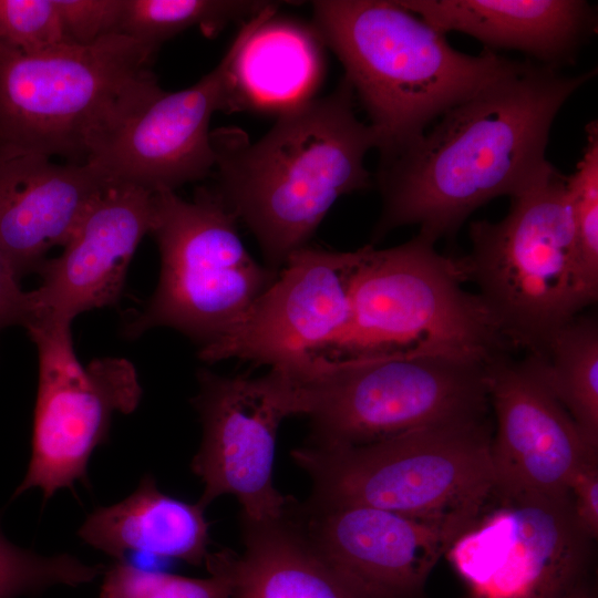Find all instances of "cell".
Returning <instances> with one entry per match:
<instances>
[{"label": "cell", "mask_w": 598, "mask_h": 598, "mask_svg": "<svg viewBox=\"0 0 598 598\" xmlns=\"http://www.w3.org/2000/svg\"><path fill=\"white\" fill-rule=\"evenodd\" d=\"M594 75L520 61L420 138L379 157L373 183L382 209L373 240L419 225L417 234L435 243L487 202L527 188L551 164L545 153L559 110Z\"/></svg>", "instance_id": "1"}, {"label": "cell", "mask_w": 598, "mask_h": 598, "mask_svg": "<svg viewBox=\"0 0 598 598\" xmlns=\"http://www.w3.org/2000/svg\"><path fill=\"white\" fill-rule=\"evenodd\" d=\"M354 101L343 76L331 93L278 115L255 143L239 128L212 131L208 188L249 229L275 270L308 246L341 196L373 186L364 159L378 137L357 116Z\"/></svg>", "instance_id": "2"}, {"label": "cell", "mask_w": 598, "mask_h": 598, "mask_svg": "<svg viewBox=\"0 0 598 598\" xmlns=\"http://www.w3.org/2000/svg\"><path fill=\"white\" fill-rule=\"evenodd\" d=\"M312 25L341 62L378 137L396 153L453 106L515 70L491 50L471 55L399 1L317 0Z\"/></svg>", "instance_id": "3"}, {"label": "cell", "mask_w": 598, "mask_h": 598, "mask_svg": "<svg viewBox=\"0 0 598 598\" xmlns=\"http://www.w3.org/2000/svg\"><path fill=\"white\" fill-rule=\"evenodd\" d=\"M417 234L367 255L355 276L348 320L309 365L395 355H434L487 364L513 348L478 295L464 290L457 258Z\"/></svg>", "instance_id": "4"}, {"label": "cell", "mask_w": 598, "mask_h": 598, "mask_svg": "<svg viewBox=\"0 0 598 598\" xmlns=\"http://www.w3.org/2000/svg\"><path fill=\"white\" fill-rule=\"evenodd\" d=\"M509 198L503 219L471 223V250L457 261L511 347L540 357L598 292L581 265L566 176L550 164Z\"/></svg>", "instance_id": "5"}, {"label": "cell", "mask_w": 598, "mask_h": 598, "mask_svg": "<svg viewBox=\"0 0 598 598\" xmlns=\"http://www.w3.org/2000/svg\"><path fill=\"white\" fill-rule=\"evenodd\" d=\"M153 56L123 34L33 54L0 43V151L86 163L97 137L158 85Z\"/></svg>", "instance_id": "6"}, {"label": "cell", "mask_w": 598, "mask_h": 598, "mask_svg": "<svg viewBox=\"0 0 598 598\" xmlns=\"http://www.w3.org/2000/svg\"><path fill=\"white\" fill-rule=\"evenodd\" d=\"M484 416L457 419L360 446L291 452L311 478L309 502L417 517L476 516L494 485Z\"/></svg>", "instance_id": "7"}, {"label": "cell", "mask_w": 598, "mask_h": 598, "mask_svg": "<svg viewBox=\"0 0 598 598\" xmlns=\"http://www.w3.org/2000/svg\"><path fill=\"white\" fill-rule=\"evenodd\" d=\"M485 365L395 355L286 371L292 380L296 415L310 420L309 445L344 447L486 415Z\"/></svg>", "instance_id": "8"}, {"label": "cell", "mask_w": 598, "mask_h": 598, "mask_svg": "<svg viewBox=\"0 0 598 598\" xmlns=\"http://www.w3.org/2000/svg\"><path fill=\"white\" fill-rule=\"evenodd\" d=\"M237 224L208 187L193 200L173 190L154 193L150 234L159 249V280L124 333L136 338L164 326L204 347L235 329L279 271L251 257Z\"/></svg>", "instance_id": "9"}, {"label": "cell", "mask_w": 598, "mask_h": 598, "mask_svg": "<svg viewBox=\"0 0 598 598\" xmlns=\"http://www.w3.org/2000/svg\"><path fill=\"white\" fill-rule=\"evenodd\" d=\"M592 539L569 494L492 492L446 557L465 598H564L587 581Z\"/></svg>", "instance_id": "10"}, {"label": "cell", "mask_w": 598, "mask_h": 598, "mask_svg": "<svg viewBox=\"0 0 598 598\" xmlns=\"http://www.w3.org/2000/svg\"><path fill=\"white\" fill-rule=\"evenodd\" d=\"M27 331L38 350V391L30 462L14 496L40 488L48 499L86 481L89 460L107 440L113 414L133 412L142 388L126 359L107 357L82 365L69 326Z\"/></svg>", "instance_id": "11"}, {"label": "cell", "mask_w": 598, "mask_h": 598, "mask_svg": "<svg viewBox=\"0 0 598 598\" xmlns=\"http://www.w3.org/2000/svg\"><path fill=\"white\" fill-rule=\"evenodd\" d=\"M199 390L192 403L203 437L192 471L202 480L198 503L206 507L223 495L235 496L240 518L265 522L280 518L289 497L274 485L277 431L296 415L289 373L271 368L261 377H225L208 370L197 375Z\"/></svg>", "instance_id": "12"}, {"label": "cell", "mask_w": 598, "mask_h": 598, "mask_svg": "<svg viewBox=\"0 0 598 598\" xmlns=\"http://www.w3.org/2000/svg\"><path fill=\"white\" fill-rule=\"evenodd\" d=\"M237 44L235 37L219 63L192 86L168 92L157 85L138 97L93 143L86 163L110 184L152 194L210 176V121L216 112L228 113Z\"/></svg>", "instance_id": "13"}, {"label": "cell", "mask_w": 598, "mask_h": 598, "mask_svg": "<svg viewBox=\"0 0 598 598\" xmlns=\"http://www.w3.org/2000/svg\"><path fill=\"white\" fill-rule=\"evenodd\" d=\"M368 245L354 251L303 247L279 269L268 289L229 333L200 347L207 362L251 361L291 372L343 329L353 282Z\"/></svg>", "instance_id": "14"}, {"label": "cell", "mask_w": 598, "mask_h": 598, "mask_svg": "<svg viewBox=\"0 0 598 598\" xmlns=\"http://www.w3.org/2000/svg\"><path fill=\"white\" fill-rule=\"evenodd\" d=\"M289 513L317 553L368 598H424L432 569L477 516L417 517L292 499Z\"/></svg>", "instance_id": "15"}, {"label": "cell", "mask_w": 598, "mask_h": 598, "mask_svg": "<svg viewBox=\"0 0 598 598\" xmlns=\"http://www.w3.org/2000/svg\"><path fill=\"white\" fill-rule=\"evenodd\" d=\"M489 405L496 419L491 440L494 486L548 496L568 494L576 471L598 458L546 384L534 357L509 353L485 365Z\"/></svg>", "instance_id": "16"}, {"label": "cell", "mask_w": 598, "mask_h": 598, "mask_svg": "<svg viewBox=\"0 0 598 598\" xmlns=\"http://www.w3.org/2000/svg\"><path fill=\"white\" fill-rule=\"evenodd\" d=\"M152 218V193L110 184L90 205L61 255L47 258L38 269L41 283L28 291L24 328L71 327L80 313L114 305Z\"/></svg>", "instance_id": "17"}, {"label": "cell", "mask_w": 598, "mask_h": 598, "mask_svg": "<svg viewBox=\"0 0 598 598\" xmlns=\"http://www.w3.org/2000/svg\"><path fill=\"white\" fill-rule=\"evenodd\" d=\"M109 185L91 163L0 151V249L19 280L65 245Z\"/></svg>", "instance_id": "18"}, {"label": "cell", "mask_w": 598, "mask_h": 598, "mask_svg": "<svg viewBox=\"0 0 598 598\" xmlns=\"http://www.w3.org/2000/svg\"><path fill=\"white\" fill-rule=\"evenodd\" d=\"M404 8L446 33L457 31L486 50H515L559 69L574 63L597 27L584 0H400Z\"/></svg>", "instance_id": "19"}, {"label": "cell", "mask_w": 598, "mask_h": 598, "mask_svg": "<svg viewBox=\"0 0 598 598\" xmlns=\"http://www.w3.org/2000/svg\"><path fill=\"white\" fill-rule=\"evenodd\" d=\"M278 2L243 22L229 66L228 113L280 115L316 97L326 45L312 23L279 17Z\"/></svg>", "instance_id": "20"}, {"label": "cell", "mask_w": 598, "mask_h": 598, "mask_svg": "<svg viewBox=\"0 0 598 598\" xmlns=\"http://www.w3.org/2000/svg\"><path fill=\"white\" fill-rule=\"evenodd\" d=\"M240 524L243 551L221 550L231 598H368L317 553L288 506L280 518Z\"/></svg>", "instance_id": "21"}, {"label": "cell", "mask_w": 598, "mask_h": 598, "mask_svg": "<svg viewBox=\"0 0 598 598\" xmlns=\"http://www.w3.org/2000/svg\"><path fill=\"white\" fill-rule=\"evenodd\" d=\"M204 509L198 502L187 503L161 492L147 475L121 502L92 512L78 535L117 560L127 553L142 551L200 566L210 542Z\"/></svg>", "instance_id": "22"}, {"label": "cell", "mask_w": 598, "mask_h": 598, "mask_svg": "<svg viewBox=\"0 0 598 598\" xmlns=\"http://www.w3.org/2000/svg\"><path fill=\"white\" fill-rule=\"evenodd\" d=\"M546 384L598 450V323L578 315L553 337L546 352L533 355Z\"/></svg>", "instance_id": "23"}, {"label": "cell", "mask_w": 598, "mask_h": 598, "mask_svg": "<svg viewBox=\"0 0 598 598\" xmlns=\"http://www.w3.org/2000/svg\"><path fill=\"white\" fill-rule=\"evenodd\" d=\"M271 1L254 0H124L118 33L155 54L161 45L190 28L207 37L235 21L245 22Z\"/></svg>", "instance_id": "24"}, {"label": "cell", "mask_w": 598, "mask_h": 598, "mask_svg": "<svg viewBox=\"0 0 598 598\" xmlns=\"http://www.w3.org/2000/svg\"><path fill=\"white\" fill-rule=\"evenodd\" d=\"M205 565L209 577L189 578L117 560L104 571L101 598H231L233 577L223 551L209 553Z\"/></svg>", "instance_id": "25"}, {"label": "cell", "mask_w": 598, "mask_h": 598, "mask_svg": "<svg viewBox=\"0 0 598 598\" xmlns=\"http://www.w3.org/2000/svg\"><path fill=\"white\" fill-rule=\"evenodd\" d=\"M104 570L70 555L41 556L9 542L0 529V598H17L52 585L76 586Z\"/></svg>", "instance_id": "26"}, {"label": "cell", "mask_w": 598, "mask_h": 598, "mask_svg": "<svg viewBox=\"0 0 598 598\" xmlns=\"http://www.w3.org/2000/svg\"><path fill=\"white\" fill-rule=\"evenodd\" d=\"M586 144L575 171L566 176L576 239L589 286L598 292V123L586 127Z\"/></svg>", "instance_id": "27"}, {"label": "cell", "mask_w": 598, "mask_h": 598, "mask_svg": "<svg viewBox=\"0 0 598 598\" xmlns=\"http://www.w3.org/2000/svg\"><path fill=\"white\" fill-rule=\"evenodd\" d=\"M0 43L27 54L68 44L54 0H0Z\"/></svg>", "instance_id": "28"}, {"label": "cell", "mask_w": 598, "mask_h": 598, "mask_svg": "<svg viewBox=\"0 0 598 598\" xmlns=\"http://www.w3.org/2000/svg\"><path fill=\"white\" fill-rule=\"evenodd\" d=\"M66 41L91 45L102 38L120 34L124 0H54Z\"/></svg>", "instance_id": "29"}, {"label": "cell", "mask_w": 598, "mask_h": 598, "mask_svg": "<svg viewBox=\"0 0 598 598\" xmlns=\"http://www.w3.org/2000/svg\"><path fill=\"white\" fill-rule=\"evenodd\" d=\"M576 522L592 540L598 536V458L581 465L568 486Z\"/></svg>", "instance_id": "30"}, {"label": "cell", "mask_w": 598, "mask_h": 598, "mask_svg": "<svg viewBox=\"0 0 598 598\" xmlns=\"http://www.w3.org/2000/svg\"><path fill=\"white\" fill-rule=\"evenodd\" d=\"M29 320L28 291L0 249V331L10 326L25 327Z\"/></svg>", "instance_id": "31"}, {"label": "cell", "mask_w": 598, "mask_h": 598, "mask_svg": "<svg viewBox=\"0 0 598 598\" xmlns=\"http://www.w3.org/2000/svg\"><path fill=\"white\" fill-rule=\"evenodd\" d=\"M564 598H597L592 585L586 582Z\"/></svg>", "instance_id": "32"}]
</instances>
